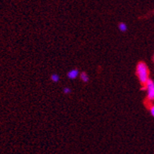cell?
I'll use <instances>...</instances> for the list:
<instances>
[{
	"instance_id": "cell-6",
	"label": "cell",
	"mask_w": 154,
	"mask_h": 154,
	"mask_svg": "<svg viewBox=\"0 0 154 154\" xmlns=\"http://www.w3.org/2000/svg\"><path fill=\"white\" fill-rule=\"evenodd\" d=\"M59 79H60V77H59V76L57 75V74H53V75L51 76V80L52 81L55 82V83H57V82L59 81Z\"/></svg>"
},
{
	"instance_id": "cell-8",
	"label": "cell",
	"mask_w": 154,
	"mask_h": 154,
	"mask_svg": "<svg viewBox=\"0 0 154 154\" xmlns=\"http://www.w3.org/2000/svg\"><path fill=\"white\" fill-rule=\"evenodd\" d=\"M151 114L153 115V116H154V106L151 108Z\"/></svg>"
},
{
	"instance_id": "cell-3",
	"label": "cell",
	"mask_w": 154,
	"mask_h": 154,
	"mask_svg": "<svg viewBox=\"0 0 154 154\" xmlns=\"http://www.w3.org/2000/svg\"><path fill=\"white\" fill-rule=\"evenodd\" d=\"M78 76H79V71L77 69H73V70H70L68 73V77L71 79H76Z\"/></svg>"
},
{
	"instance_id": "cell-7",
	"label": "cell",
	"mask_w": 154,
	"mask_h": 154,
	"mask_svg": "<svg viewBox=\"0 0 154 154\" xmlns=\"http://www.w3.org/2000/svg\"><path fill=\"white\" fill-rule=\"evenodd\" d=\"M63 91H64V94H69V93L71 92V90H70V89H69V88L65 87V88H64V90H63Z\"/></svg>"
},
{
	"instance_id": "cell-1",
	"label": "cell",
	"mask_w": 154,
	"mask_h": 154,
	"mask_svg": "<svg viewBox=\"0 0 154 154\" xmlns=\"http://www.w3.org/2000/svg\"><path fill=\"white\" fill-rule=\"evenodd\" d=\"M137 74L141 84H146L149 79V72L146 64L143 62H140L137 66Z\"/></svg>"
},
{
	"instance_id": "cell-4",
	"label": "cell",
	"mask_w": 154,
	"mask_h": 154,
	"mask_svg": "<svg viewBox=\"0 0 154 154\" xmlns=\"http://www.w3.org/2000/svg\"><path fill=\"white\" fill-rule=\"evenodd\" d=\"M119 29H120V32H125L127 30V26L125 23H120L119 24Z\"/></svg>"
},
{
	"instance_id": "cell-5",
	"label": "cell",
	"mask_w": 154,
	"mask_h": 154,
	"mask_svg": "<svg viewBox=\"0 0 154 154\" xmlns=\"http://www.w3.org/2000/svg\"><path fill=\"white\" fill-rule=\"evenodd\" d=\"M80 78H81V79L84 82V83H87V82L89 81V76H88L87 74L86 73H84V72L80 74Z\"/></svg>"
},
{
	"instance_id": "cell-2",
	"label": "cell",
	"mask_w": 154,
	"mask_h": 154,
	"mask_svg": "<svg viewBox=\"0 0 154 154\" xmlns=\"http://www.w3.org/2000/svg\"><path fill=\"white\" fill-rule=\"evenodd\" d=\"M148 90V98L150 100H154V82L152 79H148L146 83Z\"/></svg>"
}]
</instances>
